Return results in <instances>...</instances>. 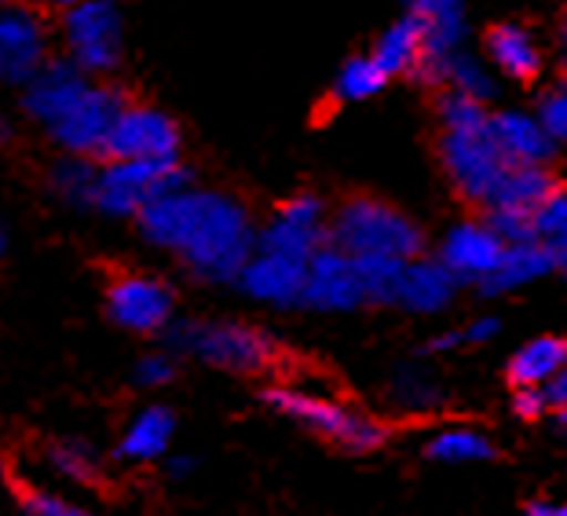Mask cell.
Instances as JSON below:
<instances>
[{
	"label": "cell",
	"mask_w": 567,
	"mask_h": 516,
	"mask_svg": "<svg viewBox=\"0 0 567 516\" xmlns=\"http://www.w3.org/2000/svg\"><path fill=\"white\" fill-rule=\"evenodd\" d=\"M487 59L494 70H502L513 81H530L542 70L538 41L530 38V30L516 27V22H502L487 33Z\"/></svg>",
	"instance_id": "cell-21"
},
{
	"label": "cell",
	"mask_w": 567,
	"mask_h": 516,
	"mask_svg": "<svg viewBox=\"0 0 567 516\" xmlns=\"http://www.w3.org/2000/svg\"><path fill=\"white\" fill-rule=\"evenodd\" d=\"M300 305L319 311H352L363 305L355 260L333 242L319 246L305 264V297H300Z\"/></svg>",
	"instance_id": "cell-12"
},
{
	"label": "cell",
	"mask_w": 567,
	"mask_h": 516,
	"mask_svg": "<svg viewBox=\"0 0 567 516\" xmlns=\"http://www.w3.org/2000/svg\"><path fill=\"white\" fill-rule=\"evenodd\" d=\"M48 59V33L41 16L19 4H0V81L27 85Z\"/></svg>",
	"instance_id": "cell-13"
},
{
	"label": "cell",
	"mask_w": 567,
	"mask_h": 516,
	"mask_svg": "<svg viewBox=\"0 0 567 516\" xmlns=\"http://www.w3.org/2000/svg\"><path fill=\"white\" fill-rule=\"evenodd\" d=\"M106 158L165 162L179 158V125L154 106H122L103 143Z\"/></svg>",
	"instance_id": "cell-8"
},
{
	"label": "cell",
	"mask_w": 567,
	"mask_h": 516,
	"mask_svg": "<svg viewBox=\"0 0 567 516\" xmlns=\"http://www.w3.org/2000/svg\"><path fill=\"white\" fill-rule=\"evenodd\" d=\"M16 495H19L22 516H92V513H84L81 506H74V502L59 498V495H52V491H41V487L19 484Z\"/></svg>",
	"instance_id": "cell-35"
},
{
	"label": "cell",
	"mask_w": 567,
	"mask_h": 516,
	"mask_svg": "<svg viewBox=\"0 0 567 516\" xmlns=\"http://www.w3.org/2000/svg\"><path fill=\"white\" fill-rule=\"evenodd\" d=\"M440 81H446V85H451V92L473 95V100H480V103L494 100V92H498L491 70H487L484 63H480V59L465 55L462 48H457V52H451V55L443 59Z\"/></svg>",
	"instance_id": "cell-27"
},
{
	"label": "cell",
	"mask_w": 567,
	"mask_h": 516,
	"mask_svg": "<svg viewBox=\"0 0 567 516\" xmlns=\"http://www.w3.org/2000/svg\"><path fill=\"white\" fill-rule=\"evenodd\" d=\"M173 378H176V363L168 355H147V359H140L136 381H140L143 389H162Z\"/></svg>",
	"instance_id": "cell-37"
},
{
	"label": "cell",
	"mask_w": 567,
	"mask_h": 516,
	"mask_svg": "<svg viewBox=\"0 0 567 516\" xmlns=\"http://www.w3.org/2000/svg\"><path fill=\"white\" fill-rule=\"evenodd\" d=\"M557 268H564V257L553 254L549 246H542V242H509L502 249L494 271L487 275V279H480V290L491 293V297L513 293V290H520V286L546 279V275H553Z\"/></svg>",
	"instance_id": "cell-17"
},
{
	"label": "cell",
	"mask_w": 567,
	"mask_h": 516,
	"mask_svg": "<svg viewBox=\"0 0 567 516\" xmlns=\"http://www.w3.org/2000/svg\"><path fill=\"white\" fill-rule=\"evenodd\" d=\"M190 469H195V462H190V458H176L173 465H168V473H173V476H187Z\"/></svg>",
	"instance_id": "cell-43"
},
{
	"label": "cell",
	"mask_w": 567,
	"mask_h": 516,
	"mask_svg": "<svg viewBox=\"0 0 567 516\" xmlns=\"http://www.w3.org/2000/svg\"><path fill=\"white\" fill-rule=\"evenodd\" d=\"M406 11L425 30L429 55H451L465 41V0H406Z\"/></svg>",
	"instance_id": "cell-20"
},
{
	"label": "cell",
	"mask_w": 567,
	"mask_h": 516,
	"mask_svg": "<svg viewBox=\"0 0 567 516\" xmlns=\"http://www.w3.org/2000/svg\"><path fill=\"white\" fill-rule=\"evenodd\" d=\"M89 85H92L89 74L70 63V59H55V63L44 59V66L27 81V111L44 128H52L81 100V92Z\"/></svg>",
	"instance_id": "cell-16"
},
{
	"label": "cell",
	"mask_w": 567,
	"mask_h": 516,
	"mask_svg": "<svg viewBox=\"0 0 567 516\" xmlns=\"http://www.w3.org/2000/svg\"><path fill=\"white\" fill-rule=\"evenodd\" d=\"M44 4H52V8H59V11H66V8L81 4V0H44Z\"/></svg>",
	"instance_id": "cell-44"
},
{
	"label": "cell",
	"mask_w": 567,
	"mask_h": 516,
	"mask_svg": "<svg viewBox=\"0 0 567 516\" xmlns=\"http://www.w3.org/2000/svg\"><path fill=\"white\" fill-rule=\"evenodd\" d=\"M392 395L403 406H414V411H429V406H440L446 400L436 381H432L425 370H417V367H406V370H400V374H395Z\"/></svg>",
	"instance_id": "cell-33"
},
{
	"label": "cell",
	"mask_w": 567,
	"mask_h": 516,
	"mask_svg": "<svg viewBox=\"0 0 567 516\" xmlns=\"http://www.w3.org/2000/svg\"><path fill=\"white\" fill-rule=\"evenodd\" d=\"M190 184L179 158L140 162V158H111L103 169H95L92 209L106 216H140L154 198Z\"/></svg>",
	"instance_id": "cell-5"
},
{
	"label": "cell",
	"mask_w": 567,
	"mask_h": 516,
	"mask_svg": "<svg viewBox=\"0 0 567 516\" xmlns=\"http://www.w3.org/2000/svg\"><path fill=\"white\" fill-rule=\"evenodd\" d=\"M524 516H567V509L557 506V502H530V506L524 509Z\"/></svg>",
	"instance_id": "cell-41"
},
{
	"label": "cell",
	"mask_w": 567,
	"mask_h": 516,
	"mask_svg": "<svg viewBox=\"0 0 567 516\" xmlns=\"http://www.w3.org/2000/svg\"><path fill=\"white\" fill-rule=\"evenodd\" d=\"M106 311H111V319L122 330L158 333L173 322L176 297L158 275L128 271V275H117V279L106 286Z\"/></svg>",
	"instance_id": "cell-9"
},
{
	"label": "cell",
	"mask_w": 567,
	"mask_h": 516,
	"mask_svg": "<svg viewBox=\"0 0 567 516\" xmlns=\"http://www.w3.org/2000/svg\"><path fill=\"white\" fill-rule=\"evenodd\" d=\"M530 227H535V242L549 246L557 257H567V195H564V187H553L549 195L530 209Z\"/></svg>",
	"instance_id": "cell-31"
},
{
	"label": "cell",
	"mask_w": 567,
	"mask_h": 516,
	"mask_svg": "<svg viewBox=\"0 0 567 516\" xmlns=\"http://www.w3.org/2000/svg\"><path fill=\"white\" fill-rule=\"evenodd\" d=\"M553 187H557V179L549 176L546 165H509L498 190L491 195L487 209H524V213H530Z\"/></svg>",
	"instance_id": "cell-24"
},
{
	"label": "cell",
	"mask_w": 567,
	"mask_h": 516,
	"mask_svg": "<svg viewBox=\"0 0 567 516\" xmlns=\"http://www.w3.org/2000/svg\"><path fill=\"white\" fill-rule=\"evenodd\" d=\"M359 271V286H363V305H395L403 279V264L395 257H352Z\"/></svg>",
	"instance_id": "cell-28"
},
{
	"label": "cell",
	"mask_w": 567,
	"mask_h": 516,
	"mask_svg": "<svg viewBox=\"0 0 567 516\" xmlns=\"http://www.w3.org/2000/svg\"><path fill=\"white\" fill-rule=\"evenodd\" d=\"M168 344L209 367L231 370V374H264L275 363V355H279L268 333L246 327V322L179 319L168 327Z\"/></svg>",
	"instance_id": "cell-3"
},
{
	"label": "cell",
	"mask_w": 567,
	"mask_h": 516,
	"mask_svg": "<svg viewBox=\"0 0 567 516\" xmlns=\"http://www.w3.org/2000/svg\"><path fill=\"white\" fill-rule=\"evenodd\" d=\"M330 242L348 257H395L414 260L425 246L421 227L406 213L378 198H352L330 224Z\"/></svg>",
	"instance_id": "cell-2"
},
{
	"label": "cell",
	"mask_w": 567,
	"mask_h": 516,
	"mask_svg": "<svg viewBox=\"0 0 567 516\" xmlns=\"http://www.w3.org/2000/svg\"><path fill=\"white\" fill-rule=\"evenodd\" d=\"M457 279L443 268L440 260H406L403 264V279H400V293H395V305H403L406 311H421V316H432V311H443L454 301Z\"/></svg>",
	"instance_id": "cell-19"
},
{
	"label": "cell",
	"mask_w": 567,
	"mask_h": 516,
	"mask_svg": "<svg viewBox=\"0 0 567 516\" xmlns=\"http://www.w3.org/2000/svg\"><path fill=\"white\" fill-rule=\"evenodd\" d=\"M48 462H52V469L59 476L74 479V484H84V487H100L103 484L100 454H95L89 443H81V440H59V443H52V451H48Z\"/></svg>",
	"instance_id": "cell-29"
},
{
	"label": "cell",
	"mask_w": 567,
	"mask_h": 516,
	"mask_svg": "<svg viewBox=\"0 0 567 516\" xmlns=\"http://www.w3.org/2000/svg\"><path fill=\"white\" fill-rule=\"evenodd\" d=\"M0 4H16V0H0Z\"/></svg>",
	"instance_id": "cell-46"
},
{
	"label": "cell",
	"mask_w": 567,
	"mask_h": 516,
	"mask_svg": "<svg viewBox=\"0 0 567 516\" xmlns=\"http://www.w3.org/2000/svg\"><path fill=\"white\" fill-rule=\"evenodd\" d=\"M440 122L446 132H462V128H480L487 125V106L462 92H446L440 100Z\"/></svg>",
	"instance_id": "cell-34"
},
{
	"label": "cell",
	"mask_w": 567,
	"mask_h": 516,
	"mask_svg": "<svg viewBox=\"0 0 567 516\" xmlns=\"http://www.w3.org/2000/svg\"><path fill=\"white\" fill-rule=\"evenodd\" d=\"M425 454L432 462L462 465V462H491L498 451H494V443L476 429H443L429 440Z\"/></svg>",
	"instance_id": "cell-26"
},
{
	"label": "cell",
	"mask_w": 567,
	"mask_h": 516,
	"mask_svg": "<svg viewBox=\"0 0 567 516\" xmlns=\"http://www.w3.org/2000/svg\"><path fill=\"white\" fill-rule=\"evenodd\" d=\"M63 38L70 63L81 66L84 74H111L122 63V11L114 0H81L63 11Z\"/></svg>",
	"instance_id": "cell-6"
},
{
	"label": "cell",
	"mask_w": 567,
	"mask_h": 516,
	"mask_svg": "<svg viewBox=\"0 0 567 516\" xmlns=\"http://www.w3.org/2000/svg\"><path fill=\"white\" fill-rule=\"evenodd\" d=\"M542 392H546V403L553 406V411H564L567 403V374L560 370V374H553L549 381H542Z\"/></svg>",
	"instance_id": "cell-40"
},
{
	"label": "cell",
	"mask_w": 567,
	"mask_h": 516,
	"mask_svg": "<svg viewBox=\"0 0 567 516\" xmlns=\"http://www.w3.org/2000/svg\"><path fill=\"white\" fill-rule=\"evenodd\" d=\"M564 363H567L564 338H535L509 359V381L516 389L542 385V381H549L553 374H560Z\"/></svg>",
	"instance_id": "cell-25"
},
{
	"label": "cell",
	"mask_w": 567,
	"mask_h": 516,
	"mask_svg": "<svg viewBox=\"0 0 567 516\" xmlns=\"http://www.w3.org/2000/svg\"><path fill=\"white\" fill-rule=\"evenodd\" d=\"M330 242V224H326V206L316 195H297L279 206L271 224L257 235V249L308 260L319 246Z\"/></svg>",
	"instance_id": "cell-11"
},
{
	"label": "cell",
	"mask_w": 567,
	"mask_h": 516,
	"mask_svg": "<svg viewBox=\"0 0 567 516\" xmlns=\"http://www.w3.org/2000/svg\"><path fill=\"white\" fill-rule=\"evenodd\" d=\"M305 264L271 249H252L249 260L238 271V282L252 301L275 305V308H297L305 297Z\"/></svg>",
	"instance_id": "cell-14"
},
{
	"label": "cell",
	"mask_w": 567,
	"mask_h": 516,
	"mask_svg": "<svg viewBox=\"0 0 567 516\" xmlns=\"http://www.w3.org/2000/svg\"><path fill=\"white\" fill-rule=\"evenodd\" d=\"M457 344H462V333H443V338L432 341L425 352H432V355H436V352H451V348H457Z\"/></svg>",
	"instance_id": "cell-42"
},
{
	"label": "cell",
	"mask_w": 567,
	"mask_h": 516,
	"mask_svg": "<svg viewBox=\"0 0 567 516\" xmlns=\"http://www.w3.org/2000/svg\"><path fill=\"white\" fill-rule=\"evenodd\" d=\"M535 122L546 128V136L553 143H564L567 140V92L560 89H549L546 95L538 100V111H535Z\"/></svg>",
	"instance_id": "cell-36"
},
{
	"label": "cell",
	"mask_w": 567,
	"mask_h": 516,
	"mask_svg": "<svg viewBox=\"0 0 567 516\" xmlns=\"http://www.w3.org/2000/svg\"><path fill=\"white\" fill-rule=\"evenodd\" d=\"M140 231L151 246L168 249L205 282L238 279L243 264L257 249V231L246 206L195 184L154 198L140 213Z\"/></svg>",
	"instance_id": "cell-1"
},
{
	"label": "cell",
	"mask_w": 567,
	"mask_h": 516,
	"mask_svg": "<svg viewBox=\"0 0 567 516\" xmlns=\"http://www.w3.org/2000/svg\"><path fill=\"white\" fill-rule=\"evenodd\" d=\"M498 330H502V322L494 319V316H484V319L468 322V327H465V333H462V341L484 344V341H491V338H498Z\"/></svg>",
	"instance_id": "cell-39"
},
{
	"label": "cell",
	"mask_w": 567,
	"mask_h": 516,
	"mask_svg": "<svg viewBox=\"0 0 567 516\" xmlns=\"http://www.w3.org/2000/svg\"><path fill=\"white\" fill-rule=\"evenodd\" d=\"M122 106H125L122 92L111 85H95L92 81V85L81 92V100L70 106L48 132H52V140L63 151L92 158V154H103L106 132H111L114 117L122 114Z\"/></svg>",
	"instance_id": "cell-10"
},
{
	"label": "cell",
	"mask_w": 567,
	"mask_h": 516,
	"mask_svg": "<svg viewBox=\"0 0 567 516\" xmlns=\"http://www.w3.org/2000/svg\"><path fill=\"white\" fill-rule=\"evenodd\" d=\"M487 132L513 165H546L557 154V143L546 136V128L535 122V114L524 111L487 114Z\"/></svg>",
	"instance_id": "cell-18"
},
{
	"label": "cell",
	"mask_w": 567,
	"mask_h": 516,
	"mask_svg": "<svg viewBox=\"0 0 567 516\" xmlns=\"http://www.w3.org/2000/svg\"><path fill=\"white\" fill-rule=\"evenodd\" d=\"M8 140V125H4V117H0V143Z\"/></svg>",
	"instance_id": "cell-45"
},
{
	"label": "cell",
	"mask_w": 567,
	"mask_h": 516,
	"mask_svg": "<svg viewBox=\"0 0 567 516\" xmlns=\"http://www.w3.org/2000/svg\"><path fill=\"white\" fill-rule=\"evenodd\" d=\"M52 190L66 206L74 209H92L95 195V165L84 154H70L52 169Z\"/></svg>",
	"instance_id": "cell-30"
},
{
	"label": "cell",
	"mask_w": 567,
	"mask_h": 516,
	"mask_svg": "<svg viewBox=\"0 0 567 516\" xmlns=\"http://www.w3.org/2000/svg\"><path fill=\"white\" fill-rule=\"evenodd\" d=\"M502 249L505 242L487 220H465L446 231L440 246V264L457 282H480L494 271Z\"/></svg>",
	"instance_id": "cell-15"
},
{
	"label": "cell",
	"mask_w": 567,
	"mask_h": 516,
	"mask_svg": "<svg viewBox=\"0 0 567 516\" xmlns=\"http://www.w3.org/2000/svg\"><path fill=\"white\" fill-rule=\"evenodd\" d=\"M421 55H425V30H421V22L410 16V11L381 33L378 44H373V52H370L373 63L384 70V78L414 74Z\"/></svg>",
	"instance_id": "cell-22"
},
{
	"label": "cell",
	"mask_w": 567,
	"mask_h": 516,
	"mask_svg": "<svg viewBox=\"0 0 567 516\" xmlns=\"http://www.w3.org/2000/svg\"><path fill=\"white\" fill-rule=\"evenodd\" d=\"M176 432V417L168 406H147L132 417L128 432L117 443V458L125 462H154L168 451V440Z\"/></svg>",
	"instance_id": "cell-23"
},
{
	"label": "cell",
	"mask_w": 567,
	"mask_h": 516,
	"mask_svg": "<svg viewBox=\"0 0 567 516\" xmlns=\"http://www.w3.org/2000/svg\"><path fill=\"white\" fill-rule=\"evenodd\" d=\"M264 403H268L271 411H279L282 417H289V422H297L300 429L316 432V436L330 440L352 454L378 451L381 443L389 440V429L381 422H373L370 414L348 411L341 403L300 392V389H268L264 392Z\"/></svg>",
	"instance_id": "cell-4"
},
{
	"label": "cell",
	"mask_w": 567,
	"mask_h": 516,
	"mask_svg": "<svg viewBox=\"0 0 567 516\" xmlns=\"http://www.w3.org/2000/svg\"><path fill=\"white\" fill-rule=\"evenodd\" d=\"M440 158H443L446 176H451V184L462 190L468 202H480V206H487L491 195L502 184L505 169L513 165L498 151V143L491 140L487 125L462 128V132H446L443 128Z\"/></svg>",
	"instance_id": "cell-7"
},
{
	"label": "cell",
	"mask_w": 567,
	"mask_h": 516,
	"mask_svg": "<svg viewBox=\"0 0 567 516\" xmlns=\"http://www.w3.org/2000/svg\"><path fill=\"white\" fill-rule=\"evenodd\" d=\"M384 81L389 78H384V70L373 63L370 55H355L337 70L333 92H337V100H344V103H363L384 89Z\"/></svg>",
	"instance_id": "cell-32"
},
{
	"label": "cell",
	"mask_w": 567,
	"mask_h": 516,
	"mask_svg": "<svg viewBox=\"0 0 567 516\" xmlns=\"http://www.w3.org/2000/svg\"><path fill=\"white\" fill-rule=\"evenodd\" d=\"M0 249H4V235H0Z\"/></svg>",
	"instance_id": "cell-47"
},
{
	"label": "cell",
	"mask_w": 567,
	"mask_h": 516,
	"mask_svg": "<svg viewBox=\"0 0 567 516\" xmlns=\"http://www.w3.org/2000/svg\"><path fill=\"white\" fill-rule=\"evenodd\" d=\"M513 411L520 414L524 422H538V417L549 411L546 392H542V385H524V389H516V395H513Z\"/></svg>",
	"instance_id": "cell-38"
}]
</instances>
